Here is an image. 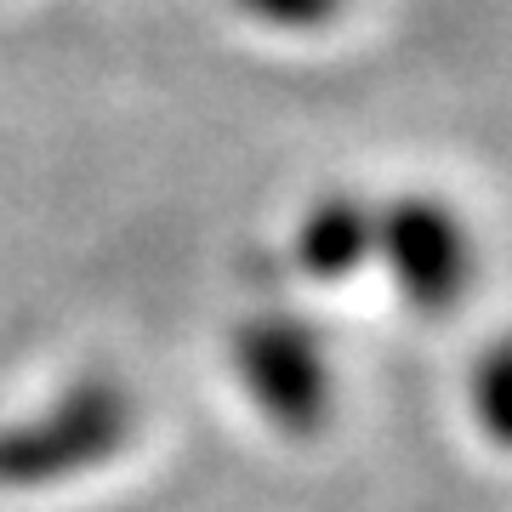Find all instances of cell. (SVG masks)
Here are the masks:
<instances>
[{"label":"cell","mask_w":512,"mask_h":512,"mask_svg":"<svg viewBox=\"0 0 512 512\" xmlns=\"http://www.w3.org/2000/svg\"><path fill=\"white\" fill-rule=\"evenodd\" d=\"M137 433V404L114 376H80L40 410L0 427V490L35 495L109 467Z\"/></svg>","instance_id":"obj_1"},{"label":"cell","mask_w":512,"mask_h":512,"mask_svg":"<svg viewBox=\"0 0 512 512\" xmlns=\"http://www.w3.org/2000/svg\"><path fill=\"white\" fill-rule=\"evenodd\" d=\"M228 359L245 387V399L262 410V421L285 439H313L325 433L336 410V376H330V348L296 308H256L245 313L228 336Z\"/></svg>","instance_id":"obj_2"},{"label":"cell","mask_w":512,"mask_h":512,"mask_svg":"<svg viewBox=\"0 0 512 512\" xmlns=\"http://www.w3.org/2000/svg\"><path fill=\"white\" fill-rule=\"evenodd\" d=\"M376 256L416 313H450L473 291V234L444 200L404 194L376 211Z\"/></svg>","instance_id":"obj_3"},{"label":"cell","mask_w":512,"mask_h":512,"mask_svg":"<svg viewBox=\"0 0 512 512\" xmlns=\"http://www.w3.org/2000/svg\"><path fill=\"white\" fill-rule=\"evenodd\" d=\"M376 256V205L359 194H325L296 222V268L319 285H342Z\"/></svg>","instance_id":"obj_4"},{"label":"cell","mask_w":512,"mask_h":512,"mask_svg":"<svg viewBox=\"0 0 512 512\" xmlns=\"http://www.w3.org/2000/svg\"><path fill=\"white\" fill-rule=\"evenodd\" d=\"M228 6L262 29H279V35H313L348 12V0H228Z\"/></svg>","instance_id":"obj_5"},{"label":"cell","mask_w":512,"mask_h":512,"mask_svg":"<svg viewBox=\"0 0 512 512\" xmlns=\"http://www.w3.org/2000/svg\"><path fill=\"white\" fill-rule=\"evenodd\" d=\"M507 353L490 348L484 353V365H478V416L490 427L495 439H507Z\"/></svg>","instance_id":"obj_6"}]
</instances>
